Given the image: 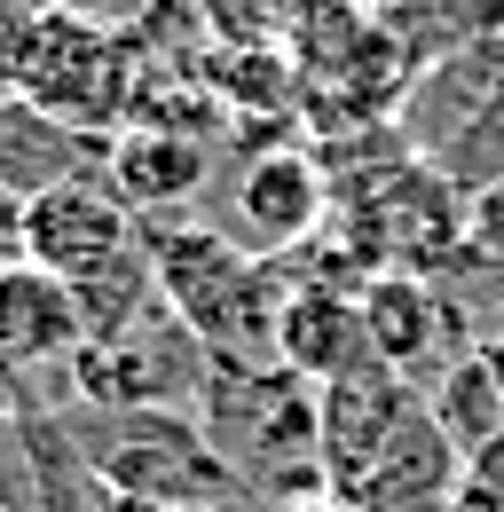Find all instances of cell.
Wrapping results in <instances>:
<instances>
[{
    "label": "cell",
    "mask_w": 504,
    "mask_h": 512,
    "mask_svg": "<svg viewBox=\"0 0 504 512\" xmlns=\"http://www.w3.org/2000/svg\"><path fill=\"white\" fill-rule=\"evenodd\" d=\"M363 339H371V363H386L394 379H449L465 355H457V308L449 292H434V276H402V268H378L363 284Z\"/></svg>",
    "instance_id": "obj_10"
},
{
    "label": "cell",
    "mask_w": 504,
    "mask_h": 512,
    "mask_svg": "<svg viewBox=\"0 0 504 512\" xmlns=\"http://www.w3.org/2000/svg\"><path fill=\"white\" fill-rule=\"evenodd\" d=\"M16 245L32 268H48L56 284H87L111 260L142 253V221L111 182H63V190L32 197L16 213Z\"/></svg>",
    "instance_id": "obj_7"
},
{
    "label": "cell",
    "mask_w": 504,
    "mask_h": 512,
    "mask_svg": "<svg viewBox=\"0 0 504 512\" xmlns=\"http://www.w3.org/2000/svg\"><path fill=\"white\" fill-rule=\"evenodd\" d=\"M197 426L229 457L245 489H276L284 505L323 489V386L284 363H205Z\"/></svg>",
    "instance_id": "obj_3"
},
{
    "label": "cell",
    "mask_w": 504,
    "mask_h": 512,
    "mask_svg": "<svg viewBox=\"0 0 504 512\" xmlns=\"http://www.w3.org/2000/svg\"><path fill=\"white\" fill-rule=\"evenodd\" d=\"M0 512H8V505H0Z\"/></svg>",
    "instance_id": "obj_20"
},
{
    "label": "cell",
    "mask_w": 504,
    "mask_h": 512,
    "mask_svg": "<svg viewBox=\"0 0 504 512\" xmlns=\"http://www.w3.org/2000/svg\"><path fill=\"white\" fill-rule=\"evenodd\" d=\"M473 355H481V371H489V379H497V394H504V323L481 339V347H473Z\"/></svg>",
    "instance_id": "obj_17"
},
{
    "label": "cell",
    "mask_w": 504,
    "mask_h": 512,
    "mask_svg": "<svg viewBox=\"0 0 504 512\" xmlns=\"http://www.w3.org/2000/svg\"><path fill=\"white\" fill-rule=\"evenodd\" d=\"M276 512H363V505H347V497H331V489H315V497H292V505H276Z\"/></svg>",
    "instance_id": "obj_18"
},
{
    "label": "cell",
    "mask_w": 504,
    "mask_h": 512,
    "mask_svg": "<svg viewBox=\"0 0 504 512\" xmlns=\"http://www.w3.org/2000/svg\"><path fill=\"white\" fill-rule=\"evenodd\" d=\"M221 166V142L189 127H158V119H134L103 142V182L142 213V221H182L189 205L205 197Z\"/></svg>",
    "instance_id": "obj_9"
},
{
    "label": "cell",
    "mask_w": 504,
    "mask_h": 512,
    "mask_svg": "<svg viewBox=\"0 0 504 512\" xmlns=\"http://www.w3.org/2000/svg\"><path fill=\"white\" fill-rule=\"evenodd\" d=\"M87 158H103V142L71 134L63 119L32 111L24 95H0V205H32V197L87 182Z\"/></svg>",
    "instance_id": "obj_13"
},
{
    "label": "cell",
    "mask_w": 504,
    "mask_h": 512,
    "mask_svg": "<svg viewBox=\"0 0 504 512\" xmlns=\"http://www.w3.org/2000/svg\"><path fill=\"white\" fill-rule=\"evenodd\" d=\"M410 410H418V386L394 379L386 363H363V371L323 386V489L363 505V489L386 465V449L402 442Z\"/></svg>",
    "instance_id": "obj_8"
},
{
    "label": "cell",
    "mask_w": 504,
    "mask_h": 512,
    "mask_svg": "<svg viewBox=\"0 0 504 512\" xmlns=\"http://www.w3.org/2000/svg\"><path fill=\"white\" fill-rule=\"evenodd\" d=\"M276 363L300 371V379H315V386L363 371V363H371V339H363V292H339V284H315V276H284Z\"/></svg>",
    "instance_id": "obj_11"
},
{
    "label": "cell",
    "mask_w": 504,
    "mask_h": 512,
    "mask_svg": "<svg viewBox=\"0 0 504 512\" xmlns=\"http://www.w3.org/2000/svg\"><path fill=\"white\" fill-rule=\"evenodd\" d=\"M79 355V308H71V284H56L48 268L16 260L0 268V371H71Z\"/></svg>",
    "instance_id": "obj_12"
},
{
    "label": "cell",
    "mask_w": 504,
    "mask_h": 512,
    "mask_svg": "<svg viewBox=\"0 0 504 512\" xmlns=\"http://www.w3.org/2000/svg\"><path fill=\"white\" fill-rule=\"evenodd\" d=\"M434 426L449 434V449L465 457V465H481V457H504V394L497 379L481 371V355H465L449 379H434Z\"/></svg>",
    "instance_id": "obj_14"
},
{
    "label": "cell",
    "mask_w": 504,
    "mask_h": 512,
    "mask_svg": "<svg viewBox=\"0 0 504 512\" xmlns=\"http://www.w3.org/2000/svg\"><path fill=\"white\" fill-rule=\"evenodd\" d=\"M63 434L87 457V473L126 497L134 512H229L245 505V481L229 473V457L205 442V426L189 410H95L71 402Z\"/></svg>",
    "instance_id": "obj_2"
},
{
    "label": "cell",
    "mask_w": 504,
    "mask_h": 512,
    "mask_svg": "<svg viewBox=\"0 0 504 512\" xmlns=\"http://www.w3.org/2000/svg\"><path fill=\"white\" fill-rule=\"evenodd\" d=\"M205 363H213V355H205V347L189 339V323L158 300L126 339L71 355V394L95 402V410H197Z\"/></svg>",
    "instance_id": "obj_5"
},
{
    "label": "cell",
    "mask_w": 504,
    "mask_h": 512,
    "mask_svg": "<svg viewBox=\"0 0 504 512\" xmlns=\"http://www.w3.org/2000/svg\"><path fill=\"white\" fill-rule=\"evenodd\" d=\"M441 174L457 182L465 197H489V190H504V79L489 87V103L473 111V127L457 134L449 150L434 158Z\"/></svg>",
    "instance_id": "obj_15"
},
{
    "label": "cell",
    "mask_w": 504,
    "mask_h": 512,
    "mask_svg": "<svg viewBox=\"0 0 504 512\" xmlns=\"http://www.w3.org/2000/svg\"><path fill=\"white\" fill-rule=\"evenodd\" d=\"M142 245L166 308L213 363H252V371L276 363V316H284L276 260H252L229 229H197V221H142Z\"/></svg>",
    "instance_id": "obj_1"
},
{
    "label": "cell",
    "mask_w": 504,
    "mask_h": 512,
    "mask_svg": "<svg viewBox=\"0 0 504 512\" xmlns=\"http://www.w3.org/2000/svg\"><path fill=\"white\" fill-rule=\"evenodd\" d=\"M473 40H497L504 48V0H473Z\"/></svg>",
    "instance_id": "obj_16"
},
{
    "label": "cell",
    "mask_w": 504,
    "mask_h": 512,
    "mask_svg": "<svg viewBox=\"0 0 504 512\" xmlns=\"http://www.w3.org/2000/svg\"><path fill=\"white\" fill-rule=\"evenodd\" d=\"M16 410H24V394H16V371H0V434L16 426Z\"/></svg>",
    "instance_id": "obj_19"
},
{
    "label": "cell",
    "mask_w": 504,
    "mask_h": 512,
    "mask_svg": "<svg viewBox=\"0 0 504 512\" xmlns=\"http://www.w3.org/2000/svg\"><path fill=\"white\" fill-rule=\"evenodd\" d=\"M8 87H16L32 111L63 119L71 134L111 142V134L134 119L150 71H142V56H134V40H126L119 24L79 16V8H56V16L32 24V40H24L16 71H8Z\"/></svg>",
    "instance_id": "obj_4"
},
{
    "label": "cell",
    "mask_w": 504,
    "mask_h": 512,
    "mask_svg": "<svg viewBox=\"0 0 504 512\" xmlns=\"http://www.w3.org/2000/svg\"><path fill=\"white\" fill-rule=\"evenodd\" d=\"M323 213H331V182H323V158L300 142H252L237 158V182H229V237L252 260H284L308 253L323 237Z\"/></svg>",
    "instance_id": "obj_6"
}]
</instances>
